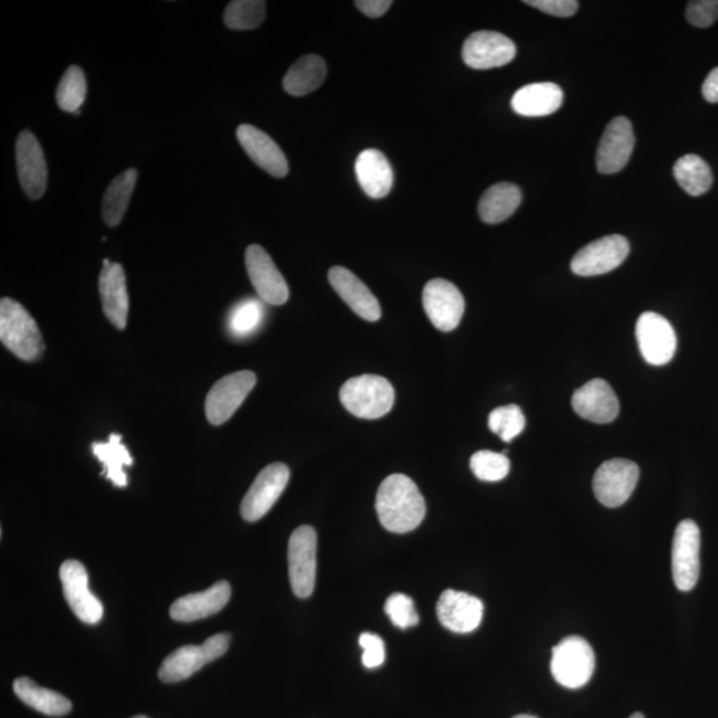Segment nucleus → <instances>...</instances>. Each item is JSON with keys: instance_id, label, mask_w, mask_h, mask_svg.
Segmentation results:
<instances>
[{"instance_id": "obj_1", "label": "nucleus", "mask_w": 718, "mask_h": 718, "mask_svg": "<svg viewBox=\"0 0 718 718\" xmlns=\"http://www.w3.org/2000/svg\"><path fill=\"white\" fill-rule=\"evenodd\" d=\"M376 508L381 525L394 534L414 531L426 515V503L420 488L403 474L390 475L381 483Z\"/></svg>"}, {"instance_id": "obj_2", "label": "nucleus", "mask_w": 718, "mask_h": 718, "mask_svg": "<svg viewBox=\"0 0 718 718\" xmlns=\"http://www.w3.org/2000/svg\"><path fill=\"white\" fill-rule=\"evenodd\" d=\"M0 339L23 361L35 362L43 356V337L35 319L23 305L8 297L0 302Z\"/></svg>"}, {"instance_id": "obj_3", "label": "nucleus", "mask_w": 718, "mask_h": 718, "mask_svg": "<svg viewBox=\"0 0 718 718\" xmlns=\"http://www.w3.org/2000/svg\"><path fill=\"white\" fill-rule=\"evenodd\" d=\"M339 400L352 415L378 420L393 409L395 393L387 378L367 374L346 381L339 390Z\"/></svg>"}, {"instance_id": "obj_4", "label": "nucleus", "mask_w": 718, "mask_h": 718, "mask_svg": "<svg viewBox=\"0 0 718 718\" xmlns=\"http://www.w3.org/2000/svg\"><path fill=\"white\" fill-rule=\"evenodd\" d=\"M595 667V654L585 638L568 636L553 646L551 674L564 688L584 687L591 680Z\"/></svg>"}, {"instance_id": "obj_5", "label": "nucleus", "mask_w": 718, "mask_h": 718, "mask_svg": "<svg viewBox=\"0 0 718 718\" xmlns=\"http://www.w3.org/2000/svg\"><path fill=\"white\" fill-rule=\"evenodd\" d=\"M230 633H219L202 645H186L176 650L162 662L159 677L165 683L187 680L208 663H212L230 650Z\"/></svg>"}, {"instance_id": "obj_6", "label": "nucleus", "mask_w": 718, "mask_h": 718, "mask_svg": "<svg viewBox=\"0 0 718 718\" xmlns=\"http://www.w3.org/2000/svg\"><path fill=\"white\" fill-rule=\"evenodd\" d=\"M287 563L293 592L299 599L315 591L317 572V534L310 526L298 527L287 547Z\"/></svg>"}, {"instance_id": "obj_7", "label": "nucleus", "mask_w": 718, "mask_h": 718, "mask_svg": "<svg viewBox=\"0 0 718 718\" xmlns=\"http://www.w3.org/2000/svg\"><path fill=\"white\" fill-rule=\"evenodd\" d=\"M700 528L694 520L680 521L672 545V574L677 589L683 592L694 590L700 577Z\"/></svg>"}, {"instance_id": "obj_8", "label": "nucleus", "mask_w": 718, "mask_h": 718, "mask_svg": "<svg viewBox=\"0 0 718 718\" xmlns=\"http://www.w3.org/2000/svg\"><path fill=\"white\" fill-rule=\"evenodd\" d=\"M257 377L250 370L236 371V373L221 378L209 391L205 401V414L209 423L213 426L230 421L236 413L246 397L256 387Z\"/></svg>"}, {"instance_id": "obj_9", "label": "nucleus", "mask_w": 718, "mask_h": 718, "mask_svg": "<svg viewBox=\"0 0 718 718\" xmlns=\"http://www.w3.org/2000/svg\"><path fill=\"white\" fill-rule=\"evenodd\" d=\"M638 476L640 469L635 462L620 458L606 461L593 476V493L605 507L623 506L635 492Z\"/></svg>"}, {"instance_id": "obj_10", "label": "nucleus", "mask_w": 718, "mask_h": 718, "mask_svg": "<svg viewBox=\"0 0 718 718\" xmlns=\"http://www.w3.org/2000/svg\"><path fill=\"white\" fill-rule=\"evenodd\" d=\"M636 338L645 362L664 367L672 361L677 349V337L667 318L645 312L636 323Z\"/></svg>"}, {"instance_id": "obj_11", "label": "nucleus", "mask_w": 718, "mask_h": 718, "mask_svg": "<svg viewBox=\"0 0 718 718\" xmlns=\"http://www.w3.org/2000/svg\"><path fill=\"white\" fill-rule=\"evenodd\" d=\"M630 254V243L620 234H611L592 241L582 247L571 261V270L582 277L600 276L615 271Z\"/></svg>"}, {"instance_id": "obj_12", "label": "nucleus", "mask_w": 718, "mask_h": 718, "mask_svg": "<svg viewBox=\"0 0 718 718\" xmlns=\"http://www.w3.org/2000/svg\"><path fill=\"white\" fill-rule=\"evenodd\" d=\"M423 308L436 329L452 331L458 328L466 304L458 287L447 279L435 278L424 286Z\"/></svg>"}, {"instance_id": "obj_13", "label": "nucleus", "mask_w": 718, "mask_h": 718, "mask_svg": "<svg viewBox=\"0 0 718 718\" xmlns=\"http://www.w3.org/2000/svg\"><path fill=\"white\" fill-rule=\"evenodd\" d=\"M291 469L284 463H272L257 475L241 503V515L246 521L264 518L285 492Z\"/></svg>"}, {"instance_id": "obj_14", "label": "nucleus", "mask_w": 718, "mask_h": 718, "mask_svg": "<svg viewBox=\"0 0 718 718\" xmlns=\"http://www.w3.org/2000/svg\"><path fill=\"white\" fill-rule=\"evenodd\" d=\"M63 593L72 612L86 624H97L103 619V604L88 589V572L81 561L65 560L61 567Z\"/></svg>"}, {"instance_id": "obj_15", "label": "nucleus", "mask_w": 718, "mask_h": 718, "mask_svg": "<svg viewBox=\"0 0 718 718\" xmlns=\"http://www.w3.org/2000/svg\"><path fill=\"white\" fill-rule=\"evenodd\" d=\"M517 45L510 38L495 31H478L463 44V62L474 70L503 67L514 61Z\"/></svg>"}, {"instance_id": "obj_16", "label": "nucleus", "mask_w": 718, "mask_h": 718, "mask_svg": "<svg viewBox=\"0 0 718 718\" xmlns=\"http://www.w3.org/2000/svg\"><path fill=\"white\" fill-rule=\"evenodd\" d=\"M245 265L247 276L264 303L278 306L289 299V287L286 281L263 246H247Z\"/></svg>"}, {"instance_id": "obj_17", "label": "nucleus", "mask_w": 718, "mask_h": 718, "mask_svg": "<svg viewBox=\"0 0 718 718\" xmlns=\"http://www.w3.org/2000/svg\"><path fill=\"white\" fill-rule=\"evenodd\" d=\"M19 181L28 198L39 200L47 188L49 171L44 152L31 130L19 134L15 146Z\"/></svg>"}, {"instance_id": "obj_18", "label": "nucleus", "mask_w": 718, "mask_h": 718, "mask_svg": "<svg viewBox=\"0 0 718 718\" xmlns=\"http://www.w3.org/2000/svg\"><path fill=\"white\" fill-rule=\"evenodd\" d=\"M635 148V134L626 117L619 116L606 126L596 152L598 171L612 175L622 171Z\"/></svg>"}, {"instance_id": "obj_19", "label": "nucleus", "mask_w": 718, "mask_h": 718, "mask_svg": "<svg viewBox=\"0 0 718 718\" xmlns=\"http://www.w3.org/2000/svg\"><path fill=\"white\" fill-rule=\"evenodd\" d=\"M483 603L466 592L447 590L436 603L440 623L455 633H469L478 629L483 617Z\"/></svg>"}, {"instance_id": "obj_20", "label": "nucleus", "mask_w": 718, "mask_h": 718, "mask_svg": "<svg viewBox=\"0 0 718 718\" xmlns=\"http://www.w3.org/2000/svg\"><path fill=\"white\" fill-rule=\"evenodd\" d=\"M572 408L579 416L595 423H611L619 415V400L609 382L595 378L574 391Z\"/></svg>"}, {"instance_id": "obj_21", "label": "nucleus", "mask_w": 718, "mask_h": 718, "mask_svg": "<svg viewBox=\"0 0 718 718\" xmlns=\"http://www.w3.org/2000/svg\"><path fill=\"white\" fill-rule=\"evenodd\" d=\"M328 277L332 289L357 316L370 323H376L381 318L380 303L355 273L342 266H332Z\"/></svg>"}, {"instance_id": "obj_22", "label": "nucleus", "mask_w": 718, "mask_h": 718, "mask_svg": "<svg viewBox=\"0 0 718 718\" xmlns=\"http://www.w3.org/2000/svg\"><path fill=\"white\" fill-rule=\"evenodd\" d=\"M237 139L250 158L273 178L283 179L289 172V162L276 141L263 130L241 124L237 128Z\"/></svg>"}, {"instance_id": "obj_23", "label": "nucleus", "mask_w": 718, "mask_h": 718, "mask_svg": "<svg viewBox=\"0 0 718 718\" xmlns=\"http://www.w3.org/2000/svg\"><path fill=\"white\" fill-rule=\"evenodd\" d=\"M99 292L104 315L117 329H126L129 298L126 273L120 264L104 260L99 277Z\"/></svg>"}, {"instance_id": "obj_24", "label": "nucleus", "mask_w": 718, "mask_h": 718, "mask_svg": "<svg viewBox=\"0 0 718 718\" xmlns=\"http://www.w3.org/2000/svg\"><path fill=\"white\" fill-rule=\"evenodd\" d=\"M231 595L230 583L218 582L211 589L176 600L169 613L176 622L192 623L219 613L230 602Z\"/></svg>"}, {"instance_id": "obj_25", "label": "nucleus", "mask_w": 718, "mask_h": 718, "mask_svg": "<svg viewBox=\"0 0 718 718\" xmlns=\"http://www.w3.org/2000/svg\"><path fill=\"white\" fill-rule=\"evenodd\" d=\"M356 175L359 186L371 199L387 198L393 188V168L387 156L378 149H367L358 155Z\"/></svg>"}, {"instance_id": "obj_26", "label": "nucleus", "mask_w": 718, "mask_h": 718, "mask_svg": "<svg viewBox=\"0 0 718 718\" xmlns=\"http://www.w3.org/2000/svg\"><path fill=\"white\" fill-rule=\"evenodd\" d=\"M563 91L555 83H534L515 93L511 107L518 115L527 117L548 116L563 104Z\"/></svg>"}, {"instance_id": "obj_27", "label": "nucleus", "mask_w": 718, "mask_h": 718, "mask_svg": "<svg viewBox=\"0 0 718 718\" xmlns=\"http://www.w3.org/2000/svg\"><path fill=\"white\" fill-rule=\"evenodd\" d=\"M328 68L321 56L305 55L292 65L283 81L284 89L292 96H305L323 86Z\"/></svg>"}, {"instance_id": "obj_28", "label": "nucleus", "mask_w": 718, "mask_h": 718, "mask_svg": "<svg viewBox=\"0 0 718 718\" xmlns=\"http://www.w3.org/2000/svg\"><path fill=\"white\" fill-rule=\"evenodd\" d=\"M520 202L519 187L510 184V182H499L483 193L478 205L481 219L487 224L503 223L511 218Z\"/></svg>"}, {"instance_id": "obj_29", "label": "nucleus", "mask_w": 718, "mask_h": 718, "mask_svg": "<svg viewBox=\"0 0 718 718\" xmlns=\"http://www.w3.org/2000/svg\"><path fill=\"white\" fill-rule=\"evenodd\" d=\"M14 691L25 705L43 715L61 717L68 715L72 709L67 697L41 687L29 677L18 678L14 683Z\"/></svg>"}, {"instance_id": "obj_30", "label": "nucleus", "mask_w": 718, "mask_h": 718, "mask_svg": "<svg viewBox=\"0 0 718 718\" xmlns=\"http://www.w3.org/2000/svg\"><path fill=\"white\" fill-rule=\"evenodd\" d=\"M122 439L120 434L113 433L109 435L108 442H95L93 445L94 455L103 463V475H106V478L117 487L128 485L124 467L133 466L134 463L133 456H130L128 448L123 445Z\"/></svg>"}, {"instance_id": "obj_31", "label": "nucleus", "mask_w": 718, "mask_h": 718, "mask_svg": "<svg viewBox=\"0 0 718 718\" xmlns=\"http://www.w3.org/2000/svg\"><path fill=\"white\" fill-rule=\"evenodd\" d=\"M137 171L130 168L117 176L108 186L102 205L103 219L107 225L116 226L122 223L129 205L130 196L135 191Z\"/></svg>"}, {"instance_id": "obj_32", "label": "nucleus", "mask_w": 718, "mask_h": 718, "mask_svg": "<svg viewBox=\"0 0 718 718\" xmlns=\"http://www.w3.org/2000/svg\"><path fill=\"white\" fill-rule=\"evenodd\" d=\"M675 179L685 192L694 198L707 193L714 182L708 162L697 155H685L676 161Z\"/></svg>"}, {"instance_id": "obj_33", "label": "nucleus", "mask_w": 718, "mask_h": 718, "mask_svg": "<svg viewBox=\"0 0 718 718\" xmlns=\"http://www.w3.org/2000/svg\"><path fill=\"white\" fill-rule=\"evenodd\" d=\"M87 81L86 75L77 65H71L64 72L61 83L56 89V103L64 113L77 114L86 101Z\"/></svg>"}, {"instance_id": "obj_34", "label": "nucleus", "mask_w": 718, "mask_h": 718, "mask_svg": "<svg viewBox=\"0 0 718 718\" xmlns=\"http://www.w3.org/2000/svg\"><path fill=\"white\" fill-rule=\"evenodd\" d=\"M265 15L266 3L263 0H234L226 6L224 22L231 30L247 31L260 28Z\"/></svg>"}, {"instance_id": "obj_35", "label": "nucleus", "mask_w": 718, "mask_h": 718, "mask_svg": "<svg viewBox=\"0 0 718 718\" xmlns=\"http://www.w3.org/2000/svg\"><path fill=\"white\" fill-rule=\"evenodd\" d=\"M488 427L503 442H511L526 427L524 411L517 404L495 409L488 416Z\"/></svg>"}, {"instance_id": "obj_36", "label": "nucleus", "mask_w": 718, "mask_h": 718, "mask_svg": "<svg viewBox=\"0 0 718 718\" xmlns=\"http://www.w3.org/2000/svg\"><path fill=\"white\" fill-rule=\"evenodd\" d=\"M263 318V304L250 298L234 306L228 318V326L234 337H247L260 328Z\"/></svg>"}, {"instance_id": "obj_37", "label": "nucleus", "mask_w": 718, "mask_h": 718, "mask_svg": "<svg viewBox=\"0 0 718 718\" xmlns=\"http://www.w3.org/2000/svg\"><path fill=\"white\" fill-rule=\"evenodd\" d=\"M469 467H472V472L479 481L499 482L510 473L511 463L507 455L503 453L482 450V452L472 456Z\"/></svg>"}, {"instance_id": "obj_38", "label": "nucleus", "mask_w": 718, "mask_h": 718, "mask_svg": "<svg viewBox=\"0 0 718 718\" xmlns=\"http://www.w3.org/2000/svg\"><path fill=\"white\" fill-rule=\"evenodd\" d=\"M384 612L388 613L391 623L401 630H408L420 623V615H418L413 599L404 593L391 595L384 604Z\"/></svg>"}, {"instance_id": "obj_39", "label": "nucleus", "mask_w": 718, "mask_h": 718, "mask_svg": "<svg viewBox=\"0 0 718 718\" xmlns=\"http://www.w3.org/2000/svg\"><path fill=\"white\" fill-rule=\"evenodd\" d=\"M685 17L695 28L707 29L717 21L718 0H694L688 3Z\"/></svg>"}, {"instance_id": "obj_40", "label": "nucleus", "mask_w": 718, "mask_h": 718, "mask_svg": "<svg viewBox=\"0 0 718 718\" xmlns=\"http://www.w3.org/2000/svg\"><path fill=\"white\" fill-rule=\"evenodd\" d=\"M359 645L363 648L362 663L365 667L373 669L381 667L384 662V643L381 636L373 633H362Z\"/></svg>"}, {"instance_id": "obj_41", "label": "nucleus", "mask_w": 718, "mask_h": 718, "mask_svg": "<svg viewBox=\"0 0 718 718\" xmlns=\"http://www.w3.org/2000/svg\"><path fill=\"white\" fill-rule=\"evenodd\" d=\"M525 3L545 14L558 18H570L577 14L579 9L577 0H526Z\"/></svg>"}, {"instance_id": "obj_42", "label": "nucleus", "mask_w": 718, "mask_h": 718, "mask_svg": "<svg viewBox=\"0 0 718 718\" xmlns=\"http://www.w3.org/2000/svg\"><path fill=\"white\" fill-rule=\"evenodd\" d=\"M356 8L369 18H381L391 8V0H358Z\"/></svg>"}, {"instance_id": "obj_43", "label": "nucleus", "mask_w": 718, "mask_h": 718, "mask_svg": "<svg viewBox=\"0 0 718 718\" xmlns=\"http://www.w3.org/2000/svg\"><path fill=\"white\" fill-rule=\"evenodd\" d=\"M704 99L709 103H718V67L711 70L703 84Z\"/></svg>"}, {"instance_id": "obj_44", "label": "nucleus", "mask_w": 718, "mask_h": 718, "mask_svg": "<svg viewBox=\"0 0 718 718\" xmlns=\"http://www.w3.org/2000/svg\"><path fill=\"white\" fill-rule=\"evenodd\" d=\"M514 718H538V717H534L530 715H519V716H515Z\"/></svg>"}, {"instance_id": "obj_45", "label": "nucleus", "mask_w": 718, "mask_h": 718, "mask_svg": "<svg viewBox=\"0 0 718 718\" xmlns=\"http://www.w3.org/2000/svg\"><path fill=\"white\" fill-rule=\"evenodd\" d=\"M630 718H645V717L642 714H638V711H636V714H633Z\"/></svg>"}, {"instance_id": "obj_46", "label": "nucleus", "mask_w": 718, "mask_h": 718, "mask_svg": "<svg viewBox=\"0 0 718 718\" xmlns=\"http://www.w3.org/2000/svg\"><path fill=\"white\" fill-rule=\"evenodd\" d=\"M133 718H148V717H146V716H136V717H133Z\"/></svg>"}]
</instances>
